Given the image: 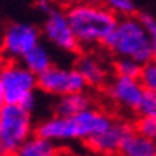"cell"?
<instances>
[{"mask_svg": "<svg viewBox=\"0 0 156 156\" xmlns=\"http://www.w3.org/2000/svg\"><path fill=\"white\" fill-rule=\"evenodd\" d=\"M56 156H72V154L67 153V151H58V153H56Z\"/></svg>", "mask_w": 156, "mask_h": 156, "instance_id": "cell-26", "label": "cell"}, {"mask_svg": "<svg viewBox=\"0 0 156 156\" xmlns=\"http://www.w3.org/2000/svg\"><path fill=\"white\" fill-rule=\"evenodd\" d=\"M113 118L108 112L99 107H89L76 115L62 116L54 113L53 116L45 118L35 127V132L49 140L61 142H86L94 136L101 134L112 124Z\"/></svg>", "mask_w": 156, "mask_h": 156, "instance_id": "cell-1", "label": "cell"}, {"mask_svg": "<svg viewBox=\"0 0 156 156\" xmlns=\"http://www.w3.org/2000/svg\"><path fill=\"white\" fill-rule=\"evenodd\" d=\"M34 112L18 104H6L0 112V139L15 153L35 134Z\"/></svg>", "mask_w": 156, "mask_h": 156, "instance_id": "cell-5", "label": "cell"}, {"mask_svg": "<svg viewBox=\"0 0 156 156\" xmlns=\"http://www.w3.org/2000/svg\"><path fill=\"white\" fill-rule=\"evenodd\" d=\"M145 86L136 76L116 75L105 84V96L115 107L124 112H137L145 96Z\"/></svg>", "mask_w": 156, "mask_h": 156, "instance_id": "cell-9", "label": "cell"}, {"mask_svg": "<svg viewBox=\"0 0 156 156\" xmlns=\"http://www.w3.org/2000/svg\"><path fill=\"white\" fill-rule=\"evenodd\" d=\"M35 6H37V10L41 13V15H46V13H49L53 8H54V2L53 0H37V2H35Z\"/></svg>", "mask_w": 156, "mask_h": 156, "instance_id": "cell-22", "label": "cell"}, {"mask_svg": "<svg viewBox=\"0 0 156 156\" xmlns=\"http://www.w3.org/2000/svg\"><path fill=\"white\" fill-rule=\"evenodd\" d=\"M75 67L78 69L91 88H104L110 81V67L99 54L83 53L76 58Z\"/></svg>", "mask_w": 156, "mask_h": 156, "instance_id": "cell-11", "label": "cell"}, {"mask_svg": "<svg viewBox=\"0 0 156 156\" xmlns=\"http://www.w3.org/2000/svg\"><path fill=\"white\" fill-rule=\"evenodd\" d=\"M66 11L81 48L104 45L118 23L116 13L99 2L70 3Z\"/></svg>", "mask_w": 156, "mask_h": 156, "instance_id": "cell-2", "label": "cell"}, {"mask_svg": "<svg viewBox=\"0 0 156 156\" xmlns=\"http://www.w3.org/2000/svg\"><path fill=\"white\" fill-rule=\"evenodd\" d=\"M104 46L115 58H131L142 66L153 61L151 38L140 18L134 15L118 18L115 29Z\"/></svg>", "mask_w": 156, "mask_h": 156, "instance_id": "cell-3", "label": "cell"}, {"mask_svg": "<svg viewBox=\"0 0 156 156\" xmlns=\"http://www.w3.org/2000/svg\"><path fill=\"white\" fill-rule=\"evenodd\" d=\"M58 151L59 148L56 142L35 132L18 148L13 156H56Z\"/></svg>", "mask_w": 156, "mask_h": 156, "instance_id": "cell-14", "label": "cell"}, {"mask_svg": "<svg viewBox=\"0 0 156 156\" xmlns=\"http://www.w3.org/2000/svg\"><path fill=\"white\" fill-rule=\"evenodd\" d=\"M88 83L76 67L53 66L38 75V89L46 96L61 97L66 94L86 91Z\"/></svg>", "mask_w": 156, "mask_h": 156, "instance_id": "cell-7", "label": "cell"}, {"mask_svg": "<svg viewBox=\"0 0 156 156\" xmlns=\"http://www.w3.org/2000/svg\"><path fill=\"white\" fill-rule=\"evenodd\" d=\"M41 30L30 23H10L2 32L0 53L5 59L21 61L40 43Z\"/></svg>", "mask_w": 156, "mask_h": 156, "instance_id": "cell-6", "label": "cell"}, {"mask_svg": "<svg viewBox=\"0 0 156 156\" xmlns=\"http://www.w3.org/2000/svg\"><path fill=\"white\" fill-rule=\"evenodd\" d=\"M132 129H134V126H131L126 119L113 118L112 124L107 129H104L101 134H97L93 139H89L86 142V145L91 151L99 154V156L118 153L121 150V145H123L126 136Z\"/></svg>", "mask_w": 156, "mask_h": 156, "instance_id": "cell-10", "label": "cell"}, {"mask_svg": "<svg viewBox=\"0 0 156 156\" xmlns=\"http://www.w3.org/2000/svg\"><path fill=\"white\" fill-rule=\"evenodd\" d=\"M13 154H15V153H13V151L10 150V148L6 147L5 142H3L2 139H0V156H13Z\"/></svg>", "mask_w": 156, "mask_h": 156, "instance_id": "cell-23", "label": "cell"}, {"mask_svg": "<svg viewBox=\"0 0 156 156\" xmlns=\"http://www.w3.org/2000/svg\"><path fill=\"white\" fill-rule=\"evenodd\" d=\"M137 115L139 116H151L156 118V93L151 91H145V96L142 99V102L137 108Z\"/></svg>", "mask_w": 156, "mask_h": 156, "instance_id": "cell-19", "label": "cell"}, {"mask_svg": "<svg viewBox=\"0 0 156 156\" xmlns=\"http://www.w3.org/2000/svg\"><path fill=\"white\" fill-rule=\"evenodd\" d=\"M21 62H23L27 69H30L34 73L40 75L53 66V54L49 51V48L40 41L38 45H35L30 51L21 59Z\"/></svg>", "mask_w": 156, "mask_h": 156, "instance_id": "cell-15", "label": "cell"}, {"mask_svg": "<svg viewBox=\"0 0 156 156\" xmlns=\"http://www.w3.org/2000/svg\"><path fill=\"white\" fill-rule=\"evenodd\" d=\"M41 35L51 46L58 48L59 51L64 53L75 54L81 48L72 29V24L69 21L67 11L61 10L59 6H54L51 11L45 15L43 26H41Z\"/></svg>", "mask_w": 156, "mask_h": 156, "instance_id": "cell-8", "label": "cell"}, {"mask_svg": "<svg viewBox=\"0 0 156 156\" xmlns=\"http://www.w3.org/2000/svg\"><path fill=\"white\" fill-rule=\"evenodd\" d=\"M0 83L6 104H18L34 112L37 107L38 75L21 61L5 59L0 62Z\"/></svg>", "mask_w": 156, "mask_h": 156, "instance_id": "cell-4", "label": "cell"}, {"mask_svg": "<svg viewBox=\"0 0 156 156\" xmlns=\"http://www.w3.org/2000/svg\"><path fill=\"white\" fill-rule=\"evenodd\" d=\"M96 2L105 5L118 16H127L136 13V3L134 0H96Z\"/></svg>", "mask_w": 156, "mask_h": 156, "instance_id": "cell-17", "label": "cell"}, {"mask_svg": "<svg viewBox=\"0 0 156 156\" xmlns=\"http://www.w3.org/2000/svg\"><path fill=\"white\" fill-rule=\"evenodd\" d=\"M93 107V99L86 91H78V93L66 94L56 97L54 102V113L62 116H72L83 110Z\"/></svg>", "mask_w": 156, "mask_h": 156, "instance_id": "cell-12", "label": "cell"}, {"mask_svg": "<svg viewBox=\"0 0 156 156\" xmlns=\"http://www.w3.org/2000/svg\"><path fill=\"white\" fill-rule=\"evenodd\" d=\"M142 24L145 26V29L148 32V35H150L151 38V46H153V59L156 61V18L148 15V13H142V15L139 16Z\"/></svg>", "mask_w": 156, "mask_h": 156, "instance_id": "cell-21", "label": "cell"}, {"mask_svg": "<svg viewBox=\"0 0 156 156\" xmlns=\"http://www.w3.org/2000/svg\"><path fill=\"white\" fill-rule=\"evenodd\" d=\"M105 156H124L121 151H118V153H112V154H105Z\"/></svg>", "mask_w": 156, "mask_h": 156, "instance_id": "cell-27", "label": "cell"}, {"mask_svg": "<svg viewBox=\"0 0 156 156\" xmlns=\"http://www.w3.org/2000/svg\"><path fill=\"white\" fill-rule=\"evenodd\" d=\"M6 105V101H5V94H3V89H2V83H0V112L2 108Z\"/></svg>", "mask_w": 156, "mask_h": 156, "instance_id": "cell-24", "label": "cell"}, {"mask_svg": "<svg viewBox=\"0 0 156 156\" xmlns=\"http://www.w3.org/2000/svg\"><path fill=\"white\" fill-rule=\"evenodd\" d=\"M69 3H78V2H96V0H66Z\"/></svg>", "mask_w": 156, "mask_h": 156, "instance_id": "cell-25", "label": "cell"}, {"mask_svg": "<svg viewBox=\"0 0 156 156\" xmlns=\"http://www.w3.org/2000/svg\"><path fill=\"white\" fill-rule=\"evenodd\" d=\"M134 129L139 131L140 134H144V136H147L148 139L156 142V118L139 116L136 124H134Z\"/></svg>", "mask_w": 156, "mask_h": 156, "instance_id": "cell-20", "label": "cell"}, {"mask_svg": "<svg viewBox=\"0 0 156 156\" xmlns=\"http://www.w3.org/2000/svg\"><path fill=\"white\" fill-rule=\"evenodd\" d=\"M115 73L116 75H124V76H136L139 78L142 73V64H139L137 61H134L131 58H116L115 64Z\"/></svg>", "mask_w": 156, "mask_h": 156, "instance_id": "cell-16", "label": "cell"}, {"mask_svg": "<svg viewBox=\"0 0 156 156\" xmlns=\"http://www.w3.org/2000/svg\"><path fill=\"white\" fill-rule=\"evenodd\" d=\"M119 151L124 156H156V142L132 129L126 136Z\"/></svg>", "mask_w": 156, "mask_h": 156, "instance_id": "cell-13", "label": "cell"}, {"mask_svg": "<svg viewBox=\"0 0 156 156\" xmlns=\"http://www.w3.org/2000/svg\"><path fill=\"white\" fill-rule=\"evenodd\" d=\"M140 81L144 83V86L147 91L156 93V61H150L142 67V73H140Z\"/></svg>", "mask_w": 156, "mask_h": 156, "instance_id": "cell-18", "label": "cell"}]
</instances>
